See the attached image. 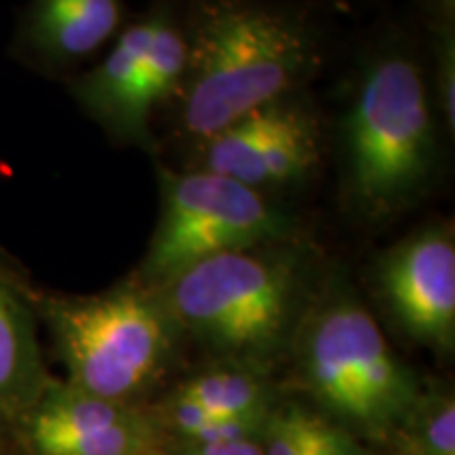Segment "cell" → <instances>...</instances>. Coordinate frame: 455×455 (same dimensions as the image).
<instances>
[{"instance_id":"6da1fadb","label":"cell","mask_w":455,"mask_h":455,"mask_svg":"<svg viewBox=\"0 0 455 455\" xmlns=\"http://www.w3.org/2000/svg\"><path fill=\"white\" fill-rule=\"evenodd\" d=\"M186 44L181 127L201 144L287 98L321 61L304 21L258 0H201Z\"/></svg>"},{"instance_id":"7a4b0ae2","label":"cell","mask_w":455,"mask_h":455,"mask_svg":"<svg viewBox=\"0 0 455 455\" xmlns=\"http://www.w3.org/2000/svg\"><path fill=\"white\" fill-rule=\"evenodd\" d=\"M284 244L212 255L155 287L181 333L259 367L284 346L299 306V264Z\"/></svg>"},{"instance_id":"3957f363","label":"cell","mask_w":455,"mask_h":455,"mask_svg":"<svg viewBox=\"0 0 455 455\" xmlns=\"http://www.w3.org/2000/svg\"><path fill=\"white\" fill-rule=\"evenodd\" d=\"M301 382L323 415L367 439L396 436L422 390L371 312L350 293H333L301 323Z\"/></svg>"},{"instance_id":"277c9868","label":"cell","mask_w":455,"mask_h":455,"mask_svg":"<svg viewBox=\"0 0 455 455\" xmlns=\"http://www.w3.org/2000/svg\"><path fill=\"white\" fill-rule=\"evenodd\" d=\"M341 135L350 196L369 218L395 215L424 190L436 133L424 74L411 57L388 53L367 68Z\"/></svg>"},{"instance_id":"5b68a950","label":"cell","mask_w":455,"mask_h":455,"mask_svg":"<svg viewBox=\"0 0 455 455\" xmlns=\"http://www.w3.org/2000/svg\"><path fill=\"white\" fill-rule=\"evenodd\" d=\"M44 316L68 384L127 405L161 382L184 335L158 287L144 281L49 299Z\"/></svg>"},{"instance_id":"8992f818","label":"cell","mask_w":455,"mask_h":455,"mask_svg":"<svg viewBox=\"0 0 455 455\" xmlns=\"http://www.w3.org/2000/svg\"><path fill=\"white\" fill-rule=\"evenodd\" d=\"M161 207L141 264L148 284H158L212 255L289 243L295 224L261 192L198 169L163 171Z\"/></svg>"},{"instance_id":"52a82bcc","label":"cell","mask_w":455,"mask_h":455,"mask_svg":"<svg viewBox=\"0 0 455 455\" xmlns=\"http://www.w3.org/2000/svg\"><path fill=\"white\" fill-rule=\"evenodd\" d=\"M318 161L315 114L287 100L247 114L203 144V169L258 192L306 180Z\"/></svg>"},{"instance_id":"ba28073f","label":"cell","mask_w":455,"mask_h":455,"mask_svg":"<svg viewBox=\"0 0 455 455\" xmlns=\"http://www.w3.org/2000/svg\"><path fill=\"white\" fill-rule=\"evenodd\" d=\"M34 455H173L158 426L135 405L70 384H51L26 413Z\"/></svg>"},{"instance_id":"9c48e42d","label":"cell","mask_w":455,"mask_h":455,"mask_svg":"<svg viewBox=\"0 0 455 455\" xmlns=\"http://www.w3.org/2000/svg\"><path fill=\"white\" fill-rule=\"evenodd\" d=\"M392 315L413 339L451 350L455 339V243L447 226H428L395 244L378 266Z\"/></svg>"},{"instance_id":"30bf717a","label":"cell","mask_w":455,"mask_h":455,"mask_svg":"<svg viewBox=\"0 0 455 455\" xmlns=\"http://www.w3.org/2000/svg\"><path fill=\"white\" fill-rule=\"evenodd\" d=\"M272 403L259 367L228 361L180 384L152 415L171 445L259 435Z\"/></svg>"},{"instance_id":"8fae6325","label":"cell","mask_w":455,"mask_h":455,"mask_svg":"<svg viewBox=\"0 0 455 455\" xmlns=\"http://www.w3.org/2000/svg\"><path fill=\"white\" fill-rule=\"evenodd\" d=\"M155 28L141 57L133 87H131L121 140L148 146L150 118L161 104L173 98L181 87L186 72V32L167 0L152 7Z\"/></svg>"},{"instance_id":"7c38bea8","label":"cell","mask_w":455,"mask_h":455,"mask_svg":"<svg viewBox=\"0 0 455 455\" xmlns=\"http://www.w3.org/2000/svg\"><path fill=\"white\" fill-rule=\"evenodd\" d=\"M47 386L32 312L0 272V415H26Z\"/></svg>"},{"instance_id":"4fadbf2b","label":"cell","mask_w":455,"mask_h":455,"mask_svg":"<svg viewBox=\"0 0 455 455\" xmlns=\"http://www.w3.org/2000/svg\"><path fill=\"white\" fill-rule=\"evenodd\" d=\"M121 0H34V47L55 60H81L98 51L121 26Z\"/></svg>"},{"instance_id":"5bb4252c","label":"cell","mask_w":455,"mask_h":455,"mask_svg":"<svg viewBox=\"0 0 455 455\" xmlns=\"http://www.w3.org/2000/svg\"><path fill=\"white\" fill-rule=\"evenodd\" d=\"M152 28H155V11L150 9L118 34L112 51L100 66L74 83V98L78 100V104L118 138L123 131L131 87L152 36Z\"/></svg>"},{"instance_id":"9a60e30c","label":"cell","mask_w":455,"mask_h":455,"mask_svg":"<svg viewBox=\"0 0 455 455\" xmlns=\"http://www.w3.org/2000/svg\"><path fill=\"white\" fill-rule=\"evenodd\" d=\"M266 455H367L355 435L321 411L301 405L272 407L261 428Z\"/></svg>"},{"instance_id":"2e32d148","label":"cell","mask_w":455,"mask_h":455,"mask_svg":"<svg viewBox=\"0 0 455 455\" xmlns=\"http://www.w3.org/2000/svg\"><path fill=\"white\" fill-rule=\"evenodd\" d=\"M396 436H403L411 455H455L453 396H419Z\"/></svg>"},{"instance_id":"e0dca14e","label":"cell","mask_w":455,"mask_h":455,"mask_svg":"<svg viewBox=\"0 0 455 455\" xmlns=\"http://www.w3.org/2000/svg\"><path fill=\"white\" fill-rule=\"evenodd\" d=\"M436 93H439L441 112L445 116L447 129H455V47L451 30L443 26V32L439 36V47H436Z\"/></svg>"},{"instance_id":"ac0fdd59","label":"cell","mask_w":455,"mask_h":455,"mask_svg":"<svg viewBox=\"0 0 455 455\" xmlns=\"http://www.w3.org/2000/svg\"><path fill=\"white\" fill-rule=\"evenodd\" d=\"M173 455H266L259 435L238 436V439L209 441V443H188V445H171Z\"/></svg>"},{"instance_id":"d6986e66","label":"cell","mask_w":455,"mask_h":455,"mask_svg":"<svg viewBox=\"0 0 455 455\" xmlns=\"http://www.w3.org/2000/svg\"><path fill=\"white\" fill-rule=\"evenodd\" d=\"M436 3H439L445 11H451L453 9V0H436Z\"/></svg>"}]
</instances>
